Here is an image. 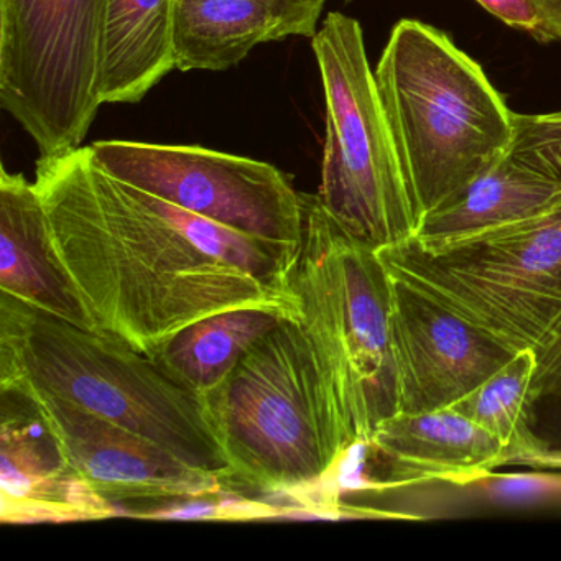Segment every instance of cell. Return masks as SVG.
<instances>
[{
  "label": "cell",
  "instance_id": "cell-5",
  "mask_svg": "<svg viewBox=\"0 0 561 561\" xmlns=\"http://www.w3.org/2000/svg\"><path fill=\"white\" fill-rule=\"evenodd\" d=\"M304 198V241L290 285L350 449L397 413L392 284L374 249L351 239L318 195Z\"/></svg>",
  "mask_w": 561,
  "mask_h": 561
},
{
  "label": "cell",
  "instance_id": "cell-17",
  "mask_svg": "<svg viewBox=\"0 0 561 561\" xmlns=\"http://www.w3.org/2000/svg\"><path fill=\"white\" fill-rule=\"evenodd\" d=\"M298 311L282 307H245L221 311L190 324L170 337L152 360L193 396L221 386L242 357L287 318Z\"/></svg>",
  "mask_w": 561,
  "mask_h": 561
},
{
  "label": "cell",
  "instance_id": "cell-24",
  "mask_svg": "<svg viewBox=\"0 0 561 561\" xmlns=\"http://www.w3.org/2000/svg\"><path fill=\"white\" fill-rule=\"evenodd\" d=\"M476 2L508 27L527 32L537 41L540 37L543 19L535 0H476Z\"/></svg>",
  "mask_w": 561,
  "mask_h": 561
},
{
  "label": "cell",
  "instance_id": "cell-19",
  "mask_svg": "<svg viewBox=\"0 0 561 561\" xmlns=\"http://www.w3.org/2000/svg\"><path fill=\"white\" fill-rule=\"evenodd\" d=\"M535 367L531 347L517 351L504 366L451 405L508 449V465L548 448L528 428L530 409L537 402Z\"/></svg>",
  "mask_w": 561,
  "mask_h": 561
},
{
  "label": "cell",
  "instance_id": "cell-2",
  "mask_svg": "<svg viewBox=\"0 0 561 561\" xmlns=\"http://www.w3.org/2000/svg\"><path fill=\"white\" fill-rule=\"evenodd\" d=\"M5 389L47 393L232 479L202 400L152 357L0 294V390Z\"/></svg>",
  "mask_w": 561,
  "mask_h": 561
},
{
  "label": "cell",
  "instance_id": "cell-26",
  "mask_svg": "<svg viewBox=\"0 0 561 561\" xmlns=\"http://www.w3.org/2000/svg\"><path fill=\"white\" fill-rule=\"evenodd\" d=\"M514 466L537 469H561V449L545 448L534 455L524 456Z\"/></svg>",
  "mask_w": 561,
  "mask_h": 561
},
{
  "label": "cell",
  "instance_id": "cell-27",
  "mask_svg": "<svg viewBox=\"0 0 561 561\" xmlns=\"http://www.w3.org/2000/svg\"><path fill=\"white\" fill-rule=\"evenodd\" d=\"M346 2H350V0H346Z\"/></svg>",
  "mask_w": 561,
  "mask_h": 561
},
{
  "label": "cell",
  "instance_id": "cell-13",
  "mask_svg": "<svg viewBox=\"0 0 561 561\" xmlns=\"http://www.w3.org/2000/svg\"><path fill=\"white\" fill-rule=\"evenodd\" d=\"M367 448L389 472L386 481L366 484L376 491L426 482L468 488L511 461L499 439L453 407L393 413L376 426Z\"/></svg>",
  "mask_w": 561,
  "mask_h": 561
},
{
  "label": "cell",
  "instance_id": "cell-25",
  "mask_svg": "<svg viewBox=\"0 0 561 561\" xmlns=\"http://www.w3.org/2000/svg\"><path fill=\"white\" fill-rule=\"evenodd\" d=\"M535 2L543 19L538 42L550 44V42L561 41V0H535Z\"/></svg>",
  "mask_w": 561,
  "mask_h": 561
},
{
  "label": "cell",
  "instance_id": "cell-16",
  "mask_svg": "<svg viewBox=\"0 0 561 561\" xmlns=\"http://www.w3.org/2000/svg\"><path fill=\"white\" fill-rule=\"evenodd\" d=\"M561 202V183L540 175L511 153L468 188L423 216L413 241L442 244L537 218Z\"/></svg>",
  "mask_w": 561,
  "mask_h": 561
},
{
  "label": "cell",
  "instance_id": "cell-6",
  "mask_svg": "<svg viewBox=\"0 0 561 561\" xmlns=\"http://www.w3.org/2000/svg\"><path fill=\"white\" fill-rule=\"evenodd\" d=\"M390 277L507 350L534 347L561 314V202L505 228L377 251Z\"/></svg>",
  "mask_w": 561,
  "mask_h": 561
},
{
  "label": "cell",
  "instance_id": "cell-14",
  "mask_svg": "<svg viewBox=\"0 0 561 561\" xmlns=\"http://www.w3.org/2000/svg\"><path fill=\"white\" fill-rule=\"evenodd\" d=\"M0 290L75 327L98 331L57 257L35 182L4 165L0 167Z\"/></svg>",
  "mask_w": 561,
  "mask_h": 561
},
{
  "label": "cell",
  "instance_id": "cell-20",
  "mask_svg": "<svg viewBox=\"0 0 561 561\" xmlns=\"http://www.w3.org/2000/svg\"><path fill=\"white\" fill-rule=\"evenodd\" d=\"M508 153L528 169L561 183V113L514 114Z\"/></svg>",
  "mask_w": 561,
  "mask_h": 561
},
{
  "label": "cell",
  "instance_id": "cell-4",
  "mask_svg": "<svg viewBox=\"0 0 561 561\" xmlns=\"http://www.w3.org/2000/svg\"><path fill=\"white\" fill-rule=\"evenodd\" d=\"M199 400L236 484L307 497L353 451L298 317L282 321Z\"/></svg>",
  "mask_w": 561,
  "mask_h": 561
},
{
  "label": "cell",
  "instance_id": "cell-7",
  "mask_svg": "<svg viewBox=\"0 0 561 561\" xmlns=\"http://www.w3.org/2000/svg\"><path fill=\"white\" fill-rule=\"evenodd\" d=\"M327 103L318 198L354 241L380 251L419 231V209L403 175L376 75L356 19L331 12L311 38Z\"/></svg>",
  "mask_w": 561,
  "mask_h": 561
},
{
  "label": "cell",
  "instance_id": "cell-9",
  "mask_svg": "<svg viewBox=\"0 0 561 561\" xmlns=\"http://www.w3.org/2000/svg\"><path fill=\"white\" fill-rule=\"evenodd\" d=\"M91 156L107 175L252 238L300 251L301 193L277 167L199 146L98 140Z\"/></svg>",
  "mask_w": 561,
  "mask_h": 561
},
{
  "label": "cell",
  "instance_id": "cell-11",
  "mask_svg": "<svg viewBox=\"0 0 561 561\" xmlns=\"http://www.w3.org/2000/svg\"><path fill=\"white\" fill-rule=\"evenodd\" d=\"M390 284L397 412L451 407L514 356L397 278Z\"/></svg>",
  "mask_w": 561,
  "mask_h": 561
},
{
  "label": "cell",
  "instance_id": "cell-22",
  "mask_svg": "<svg viewBox=\"0 0 561 561\" xmlns=\"http://www.w3.org/2000/svg\"><path fill=\"white\" fill-rule=\"evenodd\" d=\"M531 350L537 360L535 397L537 400L545 397L561 399V314Z\"/></svg>",
  "mask_w": 561,
  "mask_h": 561
},
{
  "label": "cell",
  "instance_id": "cell-15",
  "mask_svg": "<svg viewBox=\"0 0 561 561\" xmlns=\"http://www.w3.org/2000/svg\"><path fill=\"white\" fill-rule=\"evenodd\" d=\"M173 70V0H103L101 103H140Z\"/></svg>",
  "mask_w": 561,
  "mask_h": 561
},
{
  "label": "cell",
  "instance_id": "cell-23",
  "mask_svg": "<svg viewBox=\"0 0 561 561\" xmlns=\"http://www.w3.org/2000/svg\"><path fill=\"white\" fill-rule=\"evenodd\" d=\"M274 12L285 37L313 38L327 0H261Z\"/></svg>",
  "mask_w": 561,
  "mask_h": 561
},
{
  "label": "cell",
  "instance_id": "cell-3",
  "mask_svg": "<svg viewBox=\"0 0 561 561\" xmlns=\"http://www.w3.org/2000/svg\"><path fill=\"white\" fill-rule=\"evenodd\" d=\"M374 75L420 218L511 150L515 113L445 32L400 21Z\"/></svg>",
  "mask_w": 561,
  "mask_h": 561
},
{
  "label": "cell",
  "instance_id": "cell-21",
  "mask_svg": "<svg viewBox=\"0 0 561 561\" xmlns=\"http://www.w3.org/2000/svg\"><path fill=\"white\" fill-rule=\"evenodd\" d=\"M489 501L505 504L560 501L561 474L557 472H489L468 485Z\"/></svg>",
  "mask_w": 561,
  "mask_h": 561
},
{
  "label": "cell",
  "instance_id": "cell-10",
  "mask_svg": "<svg viewBox=\"0 0 561 561\" xmlns=\"http://www.w3.org/2000/svg\"><path fill=\"white\" fill-rule=\"evenodd\" d=\"M19 390L34 400L68 469L94 494L116 507L127 501L218 497L236 484L232 479L190 465L139 433L64 400L38 390Z\"/></svg>",
  "mask_w": 561,
  "mask_h": 561
},
{
  "label": "cell",
  "instance_id": "cell-8",
  "mask_svg": "<svg viewBox=\"0 0 561 561\" xmlns=\"http://www.w3.org/2000/svg\"><path fill=\"white\" fill-rule=\"evenodd\" d=\"M103 0H0V107L41 157L83 147L100 96Z\"/></svg>",
  "mask_w": 561,
  "mask_h": 561
},
{
  "label": "cell",
  "instance_id": "cell-1",
  "mask_svg": "<svg viewBox=\"0 0 561 561\" xmlns=\"http://www.w3.org/2000/svg\"><path fill=\"white\" fill-rule=\"evenodd\" d=\"M57 257L98 331L152 357L190 324L245 307L298 311L297 249L242 234L107 175L90 147L41 157Z\"/></svg>",
  "mask_w": 561,
  "mask_h": 561
},
{
  "label": "cell",
  "instance_id": "cell-18",
  "mask_svg": "<svg viewBox=\"0 0 561 561\" xmlns=\"http://www.w3.org/2000/svg\"><path fill=\"white\" fill-rule=\"evenodd\" d=\"M282 38L280 22L261 0H173L176 70H229Z\"/></svg>",
  "mask_w": 561,
  "mask_h": 561
},
{
  "label": "cell",
  "instance_id": "cell-12",
  "mask_svg": "<svg viewBox=\"0 0 561 561\" xmlns=\"http://www.w3.org/2000/svg\"><path fill=\"white\" fill-rule=\"evenodd\" d=\"M0 489L4 524L84 520L119 515L65 465L54 433L19 390H2Z\"/></svg>",
  "mask_w": 561,
  "mask_h": 561
}]
</instances>
